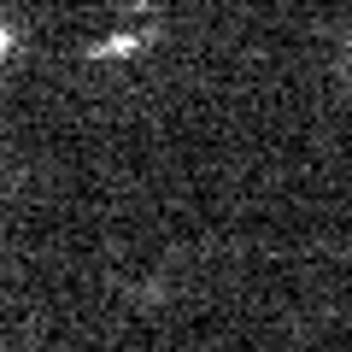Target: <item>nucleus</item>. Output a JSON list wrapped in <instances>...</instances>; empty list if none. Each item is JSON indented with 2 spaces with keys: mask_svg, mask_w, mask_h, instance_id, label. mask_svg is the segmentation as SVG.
<instances>
[{
  "mask_svg": "<svg viewBox=\"0 0 352 352\" xmlns=\"http://www.w3.org/2000/svg\"><path fill=\"white\" fill-rule=\"evenodd\" d=\"M12 53H18V30L0 24V59H12Z\"/></svg>",
  "mask_w": 352,
  "mask_h": 352,
  "instance_id": "obj_1",
  "label": "nucleus"
},
{
  "mask_svg": "<svg viewBox=\"0 0 352 352\" xmlns=\"http://www.w3.org/2000/svg\"><path fill=\"white\" fill-rule=\"evenodd\" d=\"M346 47H352V36H346Z\"/></svg>",
  "mask_w": 352,
  "mask_h": 352,
  "instance_id": "obj_2",
  "label": "nucleus"
}]
</instances>
